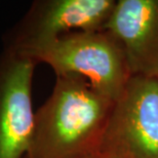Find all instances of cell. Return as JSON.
Segmentation results:
<instances>
[{
	"label": "cell",
	"mask_w": 158,
	"mask_h": 158,
	"mask_svg": "<svg viewBox=\"0 0 158 158\" xmlns=\"http://www.w3.org/2000/svg\"><path fill=\"white\" fill-rule=\"evenodd\" d=\"M114 103L80 77L56 76L52 94L35 112L25 158H84L99 150Z\"/></svg>",
	"instance_id": "6da1fadb"
},
{
	"label": "cell",
	"mask_w": 158,
	"mask_h": 158,
	"mask_svg": "<svg viewBox=\"0 0 158 158\" xmlns=\"http://www.w3.org/2000/svg\"><path fill=\"white\" fill-rule=\"evenodd\" d=\"M21 53L50 66L56 76L84 79L114 102L131 77L121 46L107 30L67 34Z\"/></svg>",
	"instance_id": "7a4b0ae2"
},
{
	"label": "cell",
	"mask_w": 158,
	"mask_h": 158,
	"mask_svg": "<svg viewBox=\"0 0 158 158\" xmlns=\"http://www.w3.org/2000/svg\"><path fill=\"white\" fill-rule=\"evenodd\" d=\"M114 158H158V80L131 76L99 148Z\"/></svg>",
	"instance_id": "3957f363"
},
{
	"label": "cell",
	"mask_w": 158,
	"mask_h": 158,
	"mask_svg": "<svg viewBox=\"0 0 158 158\" xmlns=\"http://www.w3.org/2000/svg\"><path fill=\"white\" fill-rule=\"evenodd\" d=\"M117 0L35 1L9 34L5 49L27 52L67 34L105 30Z\"/></svg>",
	"instance_id": "277c9868"
},
{
	"label": "cell",
	"mask_w": 158,
	"mask_h": 158,
	"mask_svg": "<svg viewBox=\"0 0 158 158\" xmlns=\"http://www.w3.org/2000/svg\"><path fill=\"white\" fill-rule=\"evenodd\" d=\"M36 63L4 49L0 56V158H25L32 140L35 112L32 81Z\"/></svg>",
	"instance_id": "5b68a950"
},
{
	"label": "cell",
	"mask_w": 158,
	"mask_h": 158,
	"mask_svg": "<svg viewBox=\"0 0 158 158\" xmlns=\"http://www.w3.org/2000/svg\"><path fill=\"white\" fill-rule=\"evenodd\" d=\"M105 30L120 44L131 76L158 77V0H117Z\"/></svg>",
	"instance_id": "8992f818"
},
{
	"label": "cell",
	"mask_w": 158,
	"mask_h": 158,
	"mask_svg": "<svg viewBox=\"0 0 158 158\" xmlns=\"http://www.w3.org/2000/svg\"><path fill=\"white\" fill-rule=\"evenodd\" d=\"M84 158H114L112 155H110V154L104 152V151L102 150H97L94 151V152H93L91 154H89V155H87L86 157Z\"/></svg>",
	"instance_id": "52a82bcc"
},
{
	"label": "cell",
	"mask_w": 158,
	"mask_h": 158,
	"mask_svg": "<svg viewBox=\"0 0 158 158\" xmlns=\"http://www.w3.org/2000/svg\"><path fill=\"white\" fill-rule=\"evenodd\" d=\"M157 80H158V77H157Z\"/></svg>",
	"instance_id": "ba28073f"
}]
</instances>
